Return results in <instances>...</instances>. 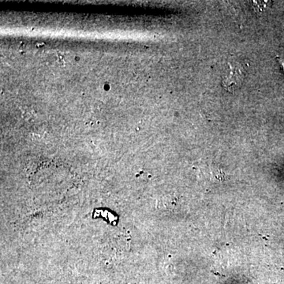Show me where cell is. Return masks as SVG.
Listing matches in <instances>:
<instances>
[{
	"instance_id": "cell-1",
	"label": "cell",
	"mask_w": 284,
	"mask_h": 284,
	"mask_svg": "<svg viewBox=\"0 0 284 284\" xmlns=\"http://www.w3.org/2000/svg\"><path fill=\"white\" fill-rule=\"evenodd\" d=\"M243 73L239 67L232 68L231 75L224 81V87L227 90H233L237 88L243 81Z\"/></svg>"
},
{
	"instance_id": "cell-2",
	"label": "cell",
	"mask_w": 284,
	"mask_h": 284,
	"mask_svg": "<svg viewBox=\"0 0 284 284\" xmlns=\"http://www.w3.org/2000/svg\"><path fill=\"white\" fill-rule=\"evenodd\" d=\"M279 62L281 63V66H282L283 69H284V59H279Z\"/></svg>"
}]
</instances>
